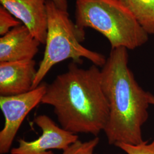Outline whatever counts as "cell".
Returning a JSON list of instances; mask_svg holds the SVG:
<instances>
[{"mask_svg": "<svg viewBox=\"0 0 154 154\" xmlns=\"http://www.w3.org/2000/svg\"><path fill=\"white\" fill-rule=\"evenodd\" d=\"M98 67L85 69L72 62L47 85L41 103L53 107L61 127L72 134L97 137L107 125L109 105Z\"/></svg>", "mask_w": 154, "mask_h": 154, "instance_id": "1", "label": "cell"}, {"mask_svg": "<svg viewBox=\"0 0 154 154\" xmlns=\"http://www.w3.org/2000/svg\"><path fill=\"white\" fill-rule=\"evenodd\" d=\"M128 50L111 49L101 70L102 86L109 105L104 132L110 144L143 142L142 127L149 118V92L138 84L128 66Z\"/></svg>", "mask_w": 154, "mask_h": 154, "instance_id": "2", "label": "cell"}, {"mask_svg": "<svg viewBox=\"0 0 154 154\" xmlns=\"http://www.w3.org/2000/svg\"><path fill=\"white\" fill-rule=\"evenodd\" d=\"M75 17L78 29L98 31L108 39L111 49H135L149 40V34L119 0H76Z\"/></svg>", "mask_w": 154, "mask_h": 154, "instance_id": "3", "label": "cell"}, {"mask_svg": "<svg viewBox=\"0 0 154 154\" xmlns=\"http://www.w3.org/2000/svg\"><path fill=\"white\" fill-rule=\"evenodd\" d=\"M46 8V47L32 89L38 86L53 66L62 61L72 59V62L79 64L82 62V58H86L93 65L102 67L107 60L102 54L88 49L81 45L85 38V31L77 28L67 11L58 8L51 0H47Z\"/></svg>", "mask_w": 154, "mask_h": 154, "instance_id": "4", "label": "cell"}, {"mask_svg": "<svg viewBox=\"0 0 154 154\" xmlns=\"http://www.w3.org/2000/svg\"><path fill=\"white\" fill-rule=\"evenodd\" d=\"M47 85L38 86L26 93L0 97V108L5 118V125L0 131V154L11 152L14 139L29 113L41 103Z\"/></svg>", "mask_w": 154, "mask_h": 154, "instance_id": "5", "label": "cell"}, {"mask_svg": "<svg viewBox=\"0 0 154 154\" xmlns=\"http://www.w3.org/2000/svg\"><path fill=\"white\" fill-rule=\"evenodd\" d=\"M34 122L42 130L41 135L33 141L19 139L18 146L11 148V154H54L52 149L64 151L78 140V135L58 126L48 116L39 115Z\"/></svg>", "mask_w": 154, "mask_h": 154, "instance_id": "6", "label": "cell"}, {"mask_svg": "<svg viewBox=\"0 0 154 154\" xmlns=\"http://www.w3.org/2000/svg\"><path fill=\"white\" fill-rule=\"evenodd\" d=\"M47 0H0L1 5L45 44L48 29Z\"/></svg>", "mask_w": 154, "mask_h": 154, "instance_id": "7", "label": "cell"}, {"mask_svg": "<svg viewBox=\"0 0 154 154\" xmlns=\"http://www.w3.org/2000/svg\"><path fill=\"white\" fill-rule=\"evenodd\" d=\"M34 60L0 62V95L12 96L32 90L37 70Z\"/></svg>", "mask_w": 154, "mask_h": 154, "instance_id": "8", "label": "cell"}, {"mask_svg": "<svg viewBox=\"0 0 154 154\" xmlns=\"http://www.w3.org/2000/svg\"><path fill=\"white\" fill-rule=\"evenodd\" d=\"M40 44L24 25L13 28L0 38V62L33 60Z\"/></svg>", "mask_w": 154, "mask_h": 154, "instance_id": "9", "label": "cell"}, {"mask_svg": "<svg viewBox=\"0 0 154 154\" xmlns=\"http://www.w3.org/2000/svg\"><path fill=\"white\" fill-rule=\"evenodd\" d=\"M149 34H154V0H119Z\"/></svg>", "mask_w": 154, "mask_h": 154, "instance_id": "10", "label": "cell"}, {"mask_svg": "<svg viewBox=\"0 0 154 154\" xmlns=\"http://www.w3.org/2000/svg\"><path fill=\"white\" fill-rule=\"evenodd\" d=\"M99 143V138L97 137L86 142H82L78 139L63 151L62 154H96L94 150Z\"/></svg>", "mask_w": 154, "mask_h": 154, "instance_id": "11", "label": "cell"}, {"mask_svg": "<svg viewBox=\"0 0 154 154\" xmlns=\"http://www.w3.org/2000/svg\"><path fill=\"white\" fill-rule=\"evenodd\" d=\"M115 146L127 154H154V139L149 143L148 141H143L137 144L118 143Z\"/></svg>", "mask_w": 154, "mask_h": 154, "instance_id": "12", "label": "cell"}, {"mask_svg": "<svg viewBox=\"0 0 154 154\" xmlns=\"http://www.w3.org/2000/svg\"><path fill=\"white\" fill-rule=\"evenodd\" d=\"M22 22L18 20L3 6L0 8V35L1 36L8 33L11 28L20 26Z\"/></svg>", "mask_w": 154, "mask_h": 154, "instance_id": "13", "label": "cell"}, {"mask_svg": "<svg viewBox=\"0 0 154 154\" xmlns=\"http://www.w3.org/2000/svg\"><path fill=\"white\" fill-rule=\"evenodd\" d=\"M58 8L61 10L67 11L68 2L67 0H51Z\"/></svg>", "mask_w": 154, "mask_h": 154, "instance_id": "14", "label": "cell"}, {"mask_svg": "<svg viewBox=\"0 0 154 154\" xmlns=\"http://www.w3.org/2000/svg\"><path fill=\"white\" fill-rule=\"evenodd\" d=\"M149 102L150 105L154 106V95L150 93H149Z\"/></svg>", "mask_w": 154, "mask_h": 154, "instance_id": "15", "label": "cell"}]
</instances>
